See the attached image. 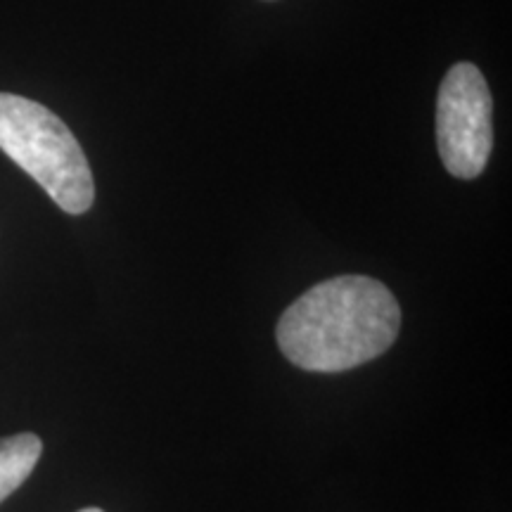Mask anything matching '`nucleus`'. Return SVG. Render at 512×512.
<instances>
[{"mask_svg":"<svg viewBox=\"0 0 512 512\" xmlns=\"http://www.w3.org/2000/svg\"><path fill=\"white\" fill-rule=\"evenodd\" d=\"M43 453V441L31 432L0 439V503L27 482Z\"/></svg>","mask_w":512,"mask_h":512,"instance_id":"4","label":"nucleus"},{"mask_svg":"<svg viewBox=\"0 0 512 512\" xmlns=\"http://www.w3.org/2000/svg\"><path fill=\"white\" fill-rule=\"evenodd\" d=\"M79 512H102L100 508H83V510H79Z\"/></svg>","mask_w":512,"mask_h":512,"instance_id":"5","label":"nucleus"},{"mask_svg":"<svg viewBox=\"0 0 512 512\" xmlns=\"http://www.w3.org/2000/svg\"><path fill=\"white\" fill-rule=\"evenodd\" d=\"M0 150L67 214L93 207L95 183L79 140L48 107L0 93Z\"/></svg>","mask_w":512,"mask_h":512,"instance_id":"2","label":"nucleus"},{"mask_svg":"<svg viewBox=\"0 0 512 512\" xmlns=\"http://www.w3.org/2000/svg\"><path fill=\"white\" fill-rule=\"evenodd\" d=\"M401 330V306L368 275H339L304 292L280 316V351L311 373H342L382 356Z\"/></svg>","mask_w":512,"mask_h":512,"instance_id":"1","label":"nucleus"},{"mask_svg":"<svg viewBox=\"0 0 512 512\" xmlns=\"http://www.w3.org/2000/svg\"><path fill=\"white\" fill-rule=\"evenodd\" d=\"M494 100L489 83L475 64L458 62L448 69L437 98L439 155L451 176L477 178L494 147Z\"/></svg>","mask_w":512,"mask_h":512,"instance_id":"3","label":"nucleus"}]
</instances>
